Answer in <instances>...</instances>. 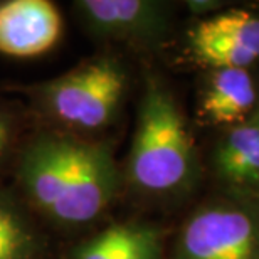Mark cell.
Instances as JSON below:
<instances>
[{
    "label": "cell",
    "instance_id": "4",
    "mask_svg": "<svg viewBox=\"0 0 259 259\" xmlns=\"http://www.w3.org/2000/svg\"><path fill=\"white\" fill-rule=\"evenodd\" d=\"M77 20L95 39L153 44L167 34L168 7L153 0H77Z\"/></svg>",
    "mask_w": 259,
    "mask_h": 259
},
{
    "label": "cell",
    "instance_id": "5",
    "mask_svg": "<svg viewBox=\"0 0 259 259\" xmlns=\"http://www.w3.org/2000/svg\"><path fill=\"white\" fill-rule=\"evenodd\" d=\"M251 217L231 207H210L190 217L180 232L177 259H256Z\"/></svg>",
    "mask_w": 259,
    "mask_h": 259
},
{
    "label": "cell",
    "instance_id": "9",
    "mask_svg": "<svg viewBox=\"0 0 259 259\" xmlns=\"http://www.w3.org/2000/svg\"><path fill=\"white\" fill-rule=\"evenodd\" d=\"M44 224L15 189L0 185V259H49Z\"/></svg>",
    "mask_w": 259,
    "mask_h": 259
},
{
    "label": "cell",
    "instance_id": "6",
    "mask_svg": "<svg viewBox=\"0 0 259 259\" xmlns=\"http://www.w3.org/2000/svg\"><path fill=\"white\" fill-rule=\"evenodd\" d=\"M199 63L214 69H246L259 58V17L232 9L200 20L190 34Z\"/></svg>",
    "mask_w": 259,
    "mask_h": 259
},
{
    "label": "cell",
    "instance_id": "11",
    "mask_svg": "<svg viewBox=\"0 0 259 259\" xmlns=\"http://www.w3.org/2000/svg\"><path fill=\"white\" fill-rule=\"evenodd\" d=\"M221 175L232 182H259V128H236L221 143L215 155Z\"/></svg>",
    "mask_w": 259,
    "mask_h": 259
},
{
    "label": "cell",
    "instance_id": "3",
    "mask_svg": "<svg viewBox=\"0 0 259 259\" xmlns=\"http://www.w3.org/2000/svg\"><path fill=\"white\" fill-rule=\"evenodd\" d=\"M194 172V143L182 111L163 82L148 79L128 155L130 184L153 195L174 194L187 187Z\"/></svg>",
    "mask_w": 259,
    "mask_h": 259
},
{
    "label": "cell",
    "instance_id": "13",
    "mask_svg": "<svg viewBox=\"0 0 259 259\" xmlns=\"http://www.w3.org/2000/svg\"><path fill=\"white\" fill-rule=\"evenodd\" d=\"M257 123H259V108L256 110L254 115H252L249 120H247V125H257Z\"/></svg>",
    "mask_w": 259,
    "mask_h": 259
},
{
    "label": "cell",
    "instance_id": "2",
    "mask_svg": "<svg viewBox=\"0 0 259 259\" xmlns=\"http://www.w3.org/2000/svg\"><path fill=\"white\" fill-rule=\"evenodd\" d=\"M126 71L113 56L84 59L69 71L9 91L27 100L30 110L49 123L79 137L100 132L115 120L126 91Z\"/></svg>",
    "mask_w": 259,
    "mask_h": 259
},
{
    "label": "cell",
    "instance_id": "1",
    "mask_svg": "<svg viewBox=\"0 0 259 259\" xmlns=\"http://www.w3.org/2000/svg\"><path fill=\"white\" fill-rule=\"evenodd\" d=\"M15 190L42 224L77 231L101 219L121 185L113 148L56 128L24 138L14 158Z\"/></svg>",
    "mask_w": 259,
    "mask_h": 259
},
{
    "label": "cell",
    "instance_id": "12",
    "mask_svg": "<svg viewBox=\"0 0 259 259\" xmlns=\"http://www.w3.org/2000/svg\"><path fill=\"white\" fill-rule=\"evenodd\" d=\"M24 142V115L19 105L0 96V168L14 162L15 153Z\"/></svg>",
    "mask_w": 259,
    "mask_h": 259
},
{
    "label": "cell",
    "instance_id": "8",
    "mask_svg": "<svg viewBox=\"0 0 259 259\" xmlns=\"http://www.w3.org/2000/svg\"><path fill=\"white\" fill-rule=\"evenodd\" d=\"M163 244L157 227L121 222L76 242L67 259H160Z\"/></svg>",
    "mask_w": 259,
    "mask_h": 259
},
{
    "label": "cell",
    "instance_id": "10",
    "mask_svg": "<svg viewBox=\"0 0 259 259\" xmlns=\"http://www.w3.org/2000/svg\"><path fill=\"white\" fill-rule=\"evenodd\" d=\"M254 103L256 91L247 69H217L202 100V111L212 123L229 125L242 120Z\"/></svg>",
    "mask_w": 259,
    "mask_h": 259
},
{
    "label": "cell",
    "instance_id": "14",
    "mask_svg": "<svg viewBox=\"0 0 259 259\" xmlns=\"http://www.w3.org/2000/svg\"><path fill=\"white\" fill-rule=\"evenodd\" d=\"M251 126H256V128H259V123H257V125H251Z\"/></svg>",
    "mask_w": 259,
    "mask_h": 259
},
{
    "label": "cell",
    "instance_id": "7",
    "mask_svg": "<svg viewBox=\"0 0 259 259\" xmlns=\"http://www.w3.org/2000/svg\"><path fill=\"white\" fill-rule=\"evenodd\" d=\"M63 15L49 0L0 2V54L32 59L53 51L63 35Z\"/></svg>",
    "mask_w": 259,
    "mask_h": 259
}]
</instances>
